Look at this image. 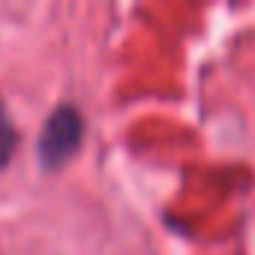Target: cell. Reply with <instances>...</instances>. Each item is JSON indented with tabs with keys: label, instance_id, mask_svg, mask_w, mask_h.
I'll return each mask as SVG.
<instances>
[{
	"label": "cell",
	"instance_id": "cell-1",
	"mask_svg": "<svg viewBox=\"0 0 255 255\" xmlns=\"http://www.w3.org/2000/svg\"><path fill=\"white\" fill-rule=\"evenodd\" d=\"M78 138H81V120L72 108H60L48 126H45V135H42V162L45 165H57L63 162L75 147H78Z\"/></svg>",
	"mask_w": 255,
	"mask_h": 255
},
{
	"label": "cell",
	"instance_id": "cell-2",
	"mask_svg": "<svg viewBox=\"0 0 255 255\" xmlns=\"http://www.w3.org/2000/svg\"><path fill=\"white\" fill-rule=\"evenodd\" d=\"M12 141H15V135H12L9 123H6V117H3V108H0V162H3V159L9 156V150H12Z\"/></svg>",
	"mask_w": 255,
	"mask_h": 255
}]
</instances>
